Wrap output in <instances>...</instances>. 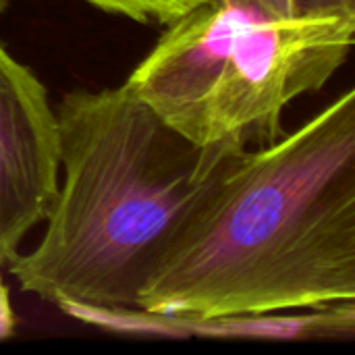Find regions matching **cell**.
<instances>
[{
    "label": "cell",
    "mask_w": 355,
    "mask_h": 355,
    "mask_svg": "<svg viewBox=\"0 0 355 355\" xmlns=\"http://www.w3.org/2000/svg\"><path fill=\"white\" fill-rule=\"evenodd\" d=\"M6 6H8V0H0V12H4Z\"/></svg>",
    "instance_id": "obj_6"
},
{
    "label": "cell",
    "mask_w": 355,
    "mask_h": 355,
    "mask_svg": "<svg viewBox=\"0 0 355 355\" xmlns=\"http://www.w3.org/2000/svg\"><path fill=\"white\" fill-rule=\"evenodd\" d=\"M355 40V0H204L166 25L125 85L202 146L252 150L322 89Z\"/></svg>",
    "instance_id": "obj_3"
},
{
    "label": "cell",
    "mask_w": 355,
    "mask_h": 355,
    "mask_svg": "<svg viewBox=\"0 0 355 355\" xmlns=\"http://www.w3.org/2000/svg\"><path fill=\"white\" fill-rule=\"evenodd\" d=\"M104 12L131 19L135 23L168 25L204 0H83Z\"/></svg>",
    "instance_id": "obj_5"
},
{
    "label": "cell",
    "mask_w": 355,
    "mask_h": 355,
    "mask_svg": "<svg viewBox=\"0 0 355 355\" xmlns=\"http://www.w3.org/2000/svg\"><path fill=\"white\" fill-rule=\"evenodd\" d=\"M60 181L40 243L8 266L71 316L137 310L187 220L245 148L202 146L125 83L56 106Z\"/></svg>",
    "instance_id": "obj_2"
},
{
    "label": "cell",
    "mask_w": 355,
    "mask_h": 355,
    "mask_svg": "<svg viewBox=\"0 0 355 355\" xmlns=\"http://www.w3.org/2000/svg\"><path fill=\"white\" fill-rule=\"evenodd\" d=\"M58 181L56 108L42 79L0 44V266L46 220Z\"/></svg>",
    "instance_id": "obj_4"
},
{
    "label": "cell",
    "mask_w": 355,
    "mask_h": 355,
    "mask_svg": "<svg viewBox=\"0 0 355 355\" xmlns=\"http://www.w3.org/2000/svg\"><path fill=\"white\" fill-rule=\"evenodd\" d=\"M355 302V89L248 150L139 295L175 324Z\"/></svg>",
    "instance_id": "obj_1"
}]
</instances>
